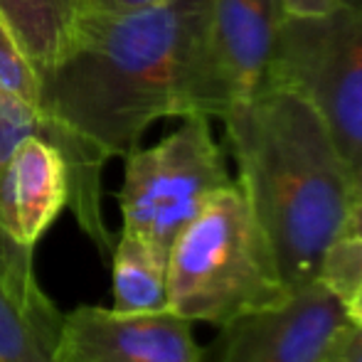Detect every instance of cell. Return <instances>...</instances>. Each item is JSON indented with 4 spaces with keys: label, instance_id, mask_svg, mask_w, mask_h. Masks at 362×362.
Returning a JSON list of instances; mask_svg holds the SVG:
<instances>
[{
    "label": "cell",
    "instance_id": "d6986e66",
    "mask_svg": "<svg viewBox=\"0 0 362 362\" xmlns=\"http://www.w3.org/2000/svg\"><path fill=\"white\" fill-rule=\"evenodd\" d=\"M153 3H160V0H84L86 10H134Z\"/></svg>",
    "mask_w": 362,
    "mask_h": 362
},
{
    "label": "cell",
    "instance_id": "8fae6325",
    "mask_svg": "<svg viewBox=\"0 0 362 362\" xmlns=\"http://www.w3.org/2000/svg\"><path fill=\"white\" fill-rule=\"evenodd\" d=\"M84 10V0H0V18L37 72L64 54Z\"/></svg>",
    "mask_w": 362,
    "mask_h": 362
},
{
    "label": "cell",
    "instance_id": "30bf717a",
    "mask_svg": "<svg viewBox=\"0 0 362 362\" xmlns=\"http://www.w3.org/2000/svg\"><path fill=\"white\" fill-rule=\"evenodd\" d=\"M284 15V0H210L212 54L232 104L264 86Z\"/></svg>",
    "mask_w": 362,
    "mask_h": 362
},
{
    "label": "cell",
    "instance_id": "8992f818",
    "mask_svg": "<svg viewBox=\"0 0 362 362\" xmlns=\"http://www.w3.org/2000/svg\"><path fill=\"white\" fill-rule=\"evenodd\" d=\"M49 136L62 151L69 173V207H72L76 224L81 232L94 242L101 257H109L114 249V234L106 227L104 210H101V192H104V165L109 158L99 153L81 136L62 129L49 116L40 111V106L15 99L10 94H0V170L13 153V148L25 136ZM0 288L18 305H23L42 328L57 333L62 313L52 305L35 279L33 257L23 254L0 237Z\"/></svg>",
    "mask_w": 362,
    "mask_h": 362
},
{
    "label": "cell",
    "instance_id": "7c38bea8",
    "mask_svg": "<svg viewBox=\"0 0 362 362\" xmlns=\"http://www.w3.org/2000/svg\"><path fill=\"white\" fill-rule=\"evenodd\" d=\"M114 310L156 313L168 308V259L141 237L121 232L111 249Z\"/></svg>",
    "mask_w": 362,
    "mask_h": 362
},
{
    "label": "cell",
    "instance_id": "e0dca14e",
    "mask_svg": "<svg viewBox=\"0 0 362 362\" xmlns=\"http://www.w3.org/2000/svg\"><path fill=\"white\" fill-rule=\"evenodd\" d=\"M343 237H362V165L353 173L350 205H348V217H345Z\"/></svg>",
    "mask_w": 362,
    "mask_h": 362
},
{
    "label": "cell",
    "instance_id": "4fadbf2b",
    "mask_svg": "<svg viewBox=\"0 0 362 362\" xmlns=\"http://www.w3.org/2000/svg\"><path fill=\"white\" fill-rule=\"evenodd\" d=\"M54 340L57 335L0 288V362H54Z\"/></svg>",
    "mask_w": 362,
    "mask_h": 362
},
{
    "label": "cell",
    "instance_id": "9c48e42d",
    "mask_svg": "<svg viewBox=\"0 0 362 362\" xmlns=\"http://www.w3.org/2000/svg\"><path fill=\"white\" fill-rule=\"evenodd\" d=\"M69 205V173L49 136H25L0 170V237L33 257L40 237Z\"/></svg>",
    "mask_w": 362,
    "mask_h": 362
},
{
    "label": "cell",
    "instance_id": "5bb4252c",
    "mask_svg": "<svg viewBox=\"0 0 362 362\" xmlns=\"http://www.w3.org/2000/svg\"><path fill=\"white\" fill-rule=\"evenodd\" d=\"M0 94H10L28 104L37 106L40 99V76L28 54L15 42L13 33L0 18Z\"/></svg>",
    "mask_w": 362,
    "mask_h": 362
},
{
    "label": "cell",
    "instance_id": "ac0fdd59",
    "mask_svg": "<svg viewBox=\"0 0 362 362\" xmlns=\"http://www.w3.org/2000/svg\"><path fill=\"white\" fill-rule=\"evenodd\" d=\"M338 3L340 0H284V10L286 15H318L328 13Z\"/></svg>",
    "mask_w": 362,
    "mask_h": 362
},
{
    "label": "cell",
    "instance_id": "5b68a950",
    "mask_svg": "<svg viewBox=\"0 0 362 362\" xmlns=\"http://www.w3.org/2000/svg\"><path fill=\"white\" fill-rule=\"evenodd\" d=\"M119 192L124 229L168 259L175 237L212 195L232 182L210 116H185L180 129L151 148L126 153Z\"/></svg>",
    "mask_w": 362,
    "mask_h": 362
},
{
    "label": "cell",
    "instance_id": "2e32d148",
    "mask_svg": "<svg viewBox=\"0 0 362 362\" xmlns=\"http://www.w3.org/2000/svg\"><path fill=\"white\" fill-rule=\"evenodd\" d=\"M320 362H362V325L348 320L328 345Z\"/></svg>",
    "mask_w": 362,
    "mask_h": 362
},
{
    "label": "cell",
    "instance_id": "7a4b0ae2",
    "mask_svg": "<svg viewBox=\"0 0 362 362\" xmlns=\"http://www.w3.org/2000/svg\"><path fill=\"white\" fill-rule=\"evenodd\" d=\"M242 187L288 291L320 276L343 237L353 170L315 109L291 89L262 86L222 114Z\"/></svg>",
    "mask_w": 362,
    "mask_h": 362
},
{
    "label": "cell",
    "instance_id": "ffe728a7",
    "mask_svg": "<svg viewBox=\"0 0 362 362\" xmlns=\"http://www.w3.org/2000/svg\"><path fill=\"white\" fill-rule=\"evenodd\" d=\"M343 308H345V315H348L350 323L362 325V276L353 286V291L343 298Z\"/></svg>",
    "mask_w": 362,
    "mask_h": 362
},
{
    "label": "cell",
    "instance_id": "6da1fadb",
    "mask_svg": "<svg viewBox=\"0 0 362 362\" xmlns=\"http://www.w3.org/2000/svg\"><path fill=\"white\" fill-rule=\"evenodd\" d=\"M37 106L106 158L131 153L160 119L232 106L210 42V0L84 10L64 54L40 69Z\"/></svg>",
    "mask_w": 362,
    "mask_h": 362
},
{
    "label": "cell",
    "instance_id": "ba28073f",
    "mask_svg": "<svg viewBox=\"0 0 362 362\" xmlns=\"http://www.w3.org/2000/svg\"><path fill=\"white\" fill-rule=\"evenodd\" d=\"M54 362H202L192 320L170 308L119 313L76 305L62 315L52 348Z\"/></svg>",
    "mask_w": 362,
    "mask_h": 362
},
{
    "label": "cell",
    "instance_id": "277c9868",
    "mask_svg": "<svg viewBox=\"0 0 362 362\" xmlns=\"http://www.w3.org/2000/svg\"><path fill=\"white\" fill-rule=\"evenodd\" d=\"M264 86L303 96L350 170L362 165V0L284 15Z\"/></svg>",
    "mask_w": 362,
    "mask_h": 362
},
{
    "label": "cell",
    "instance_id": "3957f363",
    "mask_svg": "<svg viewBox=\"0 0 362 362\" xmlns=\"http://www.w3.org/2000/svg\"><path fill=\"white\" fill-rule=\"evenodd\" d=\"M291 293L237 180L217 190L168 252V308L227 325Z\"/></svg>",
    "mask_w": 362,
    "mask_h": 362
},
{
    "label": "cell",
    "instance_id": "9a60e30c",
    "mask_svg": "<svg viewBox=\"0 0 362 362\" xmlns=\"http://www.w3.org/2000/svg\"><path fill=\"white\" fill-rule=\"evenodd\" d=\"M362 276V237H343L328 249L320 267V281L340 300L353 291Z\"/></svg>",
    "mask_w": 362,
    "mask_h": 362
},
{
    "label": "cell",
    "instance_id": "52a82bcc",
    "mask_svg": "<svg viewBox=\"0 0 362 362\" xmlns=\"http://www.w3.org/2000/svg\"><path fill=\"white\" fill-rule=\"evenodd\" d=\"M345 323L343 300L315 279L281 303L222 325L217 362H320Z\"/></svg>",
    "mask_w": 362,
    "mask_h": 362
}]
</instances>
